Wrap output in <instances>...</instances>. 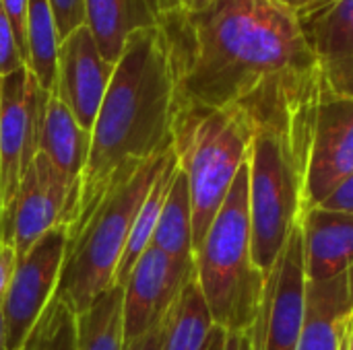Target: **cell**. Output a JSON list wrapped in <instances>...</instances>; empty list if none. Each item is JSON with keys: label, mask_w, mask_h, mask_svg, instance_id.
Returning <instances> with one entry per match:
<instances>
[{"label": "cell", "mask_w": 353, "mask_h": 350, "mask_svg": "<svg viewBox=\"0 0 353 350\" xmlns=\"http://www.w3.org/2000/svg\"><path fill=\"white\" fill-rule=\"evenodd\" d=\"M178 76V103L242 105L267 87L316 70L302 23L271 0L180 6L159 23Z\"/></svg>", "instance_id": "6da1fadb"}, {"label": "cell", "mask_w": 353, "mask_h": 350, "mask_svg": "<svg viewBox=\"0 0 353 350\" xmlns=\"http://www.w3.org/2000/svg\"><path fill=\"white\" fill-rule=\"evenodd\" d=\"M178 76L161 27L128 37L97 111L68 239L126 173L172 149Z\"/></svg>", "instance_id": "7a4b0ae2"}, {"label": "cell", "mask_w": 353, "mask_h": 350, "mask_svg": "<svg viewBox=\"0 0 353 350\" xmlns=\"http://www.w3.org/2000/svg\"><path fill=\"white\" fill-rule=\"evenodd\" d=\"M325 80L312 70L242 103L256 120L248 153L252 256L269 278L281 248L306 208V173Z\"/></svg>", "instance_id": "3957f363"}, {"label": "cell", "mask_w": 353, "mask_h": 350, "mask_svg": "<svg viewBox=\"0 0 353 350\" xmlns=\"http://www.w3.org/2000/svg\"><path fill=\"white\" fill-rule=\"evenodd\" d=\"M194 276L217 328L242 334L256 326L267 281L252 256L248 159L194 252Z\"/></svg>", "instance_id": "277c9868"}, {"label": "cell", "mask_w": 353, "mask_h": 350, "mask_svg": "<svg viewBox=\"0 0 353 350\" xmlns=\"http://www.w3.org/2000/svg\"><path fill=\"white\" fill-rule=\"evenodd\" d=\"M256 120L244 105L178 103L172 151L190 188L192 248H201L225 196L246 163Z\"/></svg>", "instance_id": "5b68a950"}, {"label": "cell", "mask_w": 353, "mask_h": 350, "mask_svg": "<svg viewBox=\"0 0 353 350\" xmlns=\"http://www.w3.org/2000/svg\"><path fill=\"white\" fill-rule=\"evenodd\" d=\"M172 155L174 151L170 149L165 155L120 177L105 192L91 217L68 239L54 297L62 299L74 316L83 314L114 285V274L126 248L132 221Z\"/></svg>", "instance_id": "8992f818"}, {"label": "cell", "mask_w": 353, "mask_h": 350, "mask_svg": "<svg viewBox=\"0 0 353 350\" xmlns=\"http://www.w3.org/2000/svg\"><path fill=\"white\" fill-rule=\"evenodd\" d=\"M79 194V186L62 175L43 153H37L14 198L2 210L0 241L21 258L52 229L60 225L70 229L77 219Z\"/></svg>", "instance_id": "52a82bcc"}, {"label": "cell", "mask_w": 353, "mask_h": 350, "mask_svg": "<svg viewBox=\"0 0 353 350\" xmlns=\"http://www.w3.org/2000/svg\"><path fill=\"white\" fill-rule=\"evenodd\" d=\"M48 95L29 68L0 76V200L2 210L39 153V130Z\"/></svg>", "instance_id": "ba28073f"}, {"label": "cell", "mask_w": 353, "mask_h": 350, "mask_svg": "<svg viewBox=\"0 0 353 350\" xmlns=\"http://www.w3.org/2000/svg\"><path fill=\"white\" fill-rule=\"evenodd\" d=\"M66 248L68 227L60 225L46 233L25 256L17 258L8 291L0 305L6 350H21L46 305L54 297Z\"/></svg>", "instance_id": "9c48e42d"}, {"label": "cell", "mask_w": 353, "mask_h": 350, "mask_svg": "<svg viewBox=\"0 0 353 350\" xmlns=\"http://www.w3.org/2000/svg\"><path fill=\"white\" fill-rule=\"evenodd\" d=\"M306 250L300 217L267 278L263 307L254 326L259 350H296L306 314Z\"/></svg>", "instance_id": "30bf717a"}, {"label": "cell", "mask_w": 353, "mask_h": 350, "mask_svg": "<svg viewBox=\"0 0 353 350\" xmlns=\"http://www.w3.org/2000/svg\"><path fill=\"white\" fill-rule=\"evenodd\" d=\"M192 276L194 262L172 260L153 245L139 258L122 287L124 349L147 336L168 318Z\"/></svg>", "instance_id": "8fae6325"}, {"label": "cell", "mask_w": 353, "mask_h": 350, "mask_svg": "<svg viewBox=\"0 0 353 350\" xmlns=\"http://www.w3.org/2000/svg\"><path fill=\"white\" fill-rule=\"evenodd\" d=\"M353 173V97L321 95L306 173V208L319 206ZM304 208V210H306Z\"/></svg>", "instance_id": "7c38bea8"}, {"label": "cell", "mask_w": 353, "mask_h": 350, "mask_svg": "<svg viewBox=\"0 0 353 350\" xmlns=\"http://www.w3.org/2000/svg\"><path fill=\"white\" fill-rule=\"evenodd\" d=\"M116 64L99 52L91 31L81 25L58 47L56 95L66 103L83 130L91 134Z\"/></svg>", "instance_id": "4fadbf2b"}, {"label": "cell", "mask_w": 353, "mask_h": 350, "mask_svg": "<svg viewBox=\"0 0 353 350\" xmlns=\"http://www.w3.org/2000/svg\"><path fill=\"white\" fill-rule=\"evenodd\" d=\"M300 23L325 87L353 97V0H331Z\"/></svg>", "instance_id": "5bb4252c"}, {"label": "cell", "mask_w": 353, "mask_h": 350, "mask_svg": "<svg viewBox=\"0 0 353 350\" xmlns=\"http://www.w3.org/2000/svg\"><path fill=\"white\" fill-rule=\"evenodd\" d=\"M353 318V268L306 285V314L296 350H339Z\"/></svg>", "instance_id": "9a60e30c"}, {"label": "cell", "mask_w": 353, "mask_h": 350, "mask_svg": "<svg viewBox=\"0 0 353 350\" xmlns=\"http://www.w3.org/2000/svg\"><path fill=\"white\" fill-rule=\"evenodd\" d=\"M172 0H85V27L99 52L112 64L118 62L130 35L159 27Z\"/></svg>", "instance_id": "2e32d148"}, {"label": "cell", "mask_w": 353, "mask_h": 350, "mask_svg": "<svg viewBox=\"0 0 353 350\" xmlns=\"http://www.w3.org/2000/svg\"><path fill=\"white\" fill-rule=\"evenodd\" d=\"M308 283H327L353 268V215L321 206L302 212Z\"/></svg>", "instance_id": "e0dca14e"}, {"label": "cell", "mask_w": 353, "mask_h": 350, "mask_svg": "<svg viewBox=\"0 0 353 350\" xmlns=\"http://www.w3.org/2000/svg\"><path fill=\"white\" fill-rule=\"evenodd\" d=\"M89 146L91 134L79 126L66 103L52 91L46 101L39 130V153H43L56 169L81 190Z\"/></svg>", "instance_id": "ac0fdd59"}, {"label": "cell", "mask_w": 353, "mask_h": 350, "mask_svg": "<svg viewBox=\"0 0 353 350\" xmlns=\"http://www.w3.org/2000/svg\"><path fill=\"white\" fill-rule=\"evenodd\" d=\"M151 245L170 256L172 260L194 262L190 188L180 165L176 167V173L172 177Z\"/></svg>", "instance_id": "d6986e66"}, {"label": "cell", "mask_w": 353, "mask_h": 350, "mask_svg": "<svg viewBox=\"0 0 353 350\" xmlns=\"http://www.w3.org/2000/svg\"><path fill=\"white\" fill-rule=\"evenodd\" d=\"M215 328L196 276H192L168 314L161 350H207Z\"/></svg>", "instance_id": "ffe728a7"}, {"label": "cell", "mask_w": 353, "mask_h": 350, "mask_svg": "<svg viewBox=\"0 0 353 350\" xmlns=\"http://www.w3.org/2000/svg\"><path fill=\"white\" fill-rule=\"evenodd\" d=\"M124 289L112 285L77 316V350H124Z\"/></svg>", "instance_id": "44dd1931"}, {"label": "cell", "mask_w": 353, "mask_h": 350, "mask_svg": "<svg viewBox=\"0 0 353 350\" xmlns=\"http://www.w3.org/2000/svg\"><path fill=\"white\" fill-rule=\"evenodd\" d=\"M176 167H178V161H176V155H172L165 169L159 173V177L151 186L147 198L143 200V204H141V208H139V212H137V217L132 221V227H130V233H128L126 248L122 252L120 264L116 268L114 285L124 287L130 272H132V268H134V264L139 262V258L151 248L153 235H155V229H157V221H159V215H161V208H163L172 177L176 173Z\"/></svg>", "instance_id": "7402d4cb"}, {"label": "cell", "mask_w": 353, "mask_h": 350, "mask_svg": "<svg viewBox=\"0 0 353 350\" xmlns=\"http://www.w3.org/2000/svg\"><path fill=\"white\" fill-rule=\"evenodd\" d=\"M58 29L50 0H29L27 12V68L37 85L52 93L58 76Z\"/></svg>", "instance_id": "603a6c76"}, {"label": "cell", "mask_w": 353, "mask_h": 350, "mask_svg": "<svg viewBox=\"0 0 353 350\" xmlns=\"http://www.w3.org/2000/svg\"><path fill=\"white\" fill-rule=\"evenodd\" d=\"M21 350H77V316L58 297H52Z\"/></svg>", "instance_id": "cb8c5ba5"}, {"label": "cell", "mask_w": 353, "mask_h": 350, "mask_svg": "<svg viewBox=\"0 0 353 350\" xmlns=\"http://www.w3.org/2000/svg\"><path fill=\"white\" fill-rule=\"evenodd\" d=\"M21 68H27V66L21 58V52L14 41V33L10 29V23L0 2V76L12 74Z\"/></svg>", "instance_id": "d4e9b609"}, {"label": "cell", "mask_w": 353, "mask_h": 350, "mask_svg": "<svg viewBox=\"0 0 353 350\" xmlns=\"http://www.w3.org/2000/svg\"><path fill=\"white\" fill-rule=\"evenodd\" d=\"M50 4L56 19L58 41H62L77 27L85 25V0H50Z\"/></svg>", "instance_id": "484cf974"}, {"label": "cell", "mask_w": 353, "mask_h": 350, "mask_svg": "<svg viewBox=\"0 0 353 350\" xmlns=\"http://www.w3.org/2000/svg\"><path fill=\"white\" fill-rule=\"evenodd\" d=\"M2 8L6 12V19L10 23V29L14 33L17 47L21 52V58L27 66V12H29V0H0Z\"/></svg>", "instance_id": "4316f807"}, {"label": "cell", "mask_w": 353, "mask_h": 350, "mask_svg": "<svg viewBox=\"0 0 353 350\" xmlns=\"http://www.w3.org/2000/svg\"><path fill=\"white\" fill-rule=\"evenodd\" d=\"M319 206L325 210H333V212L353 215V173L350 177H345Z\"/></svg>", "instance_id": "83f0119b"}, {"label": "cell", "mask_w": 353, "mask_h": 350, "mask_svg": "<svg viewBox=\"0 0 353 350\" xmlns=\"http://www.w3.org/2000/svg\"><path fill=\"white\" fill-rule=\"evenodd\" d=\"M14 264H17V254L10 245L0 241V305L4 301V295L8 291L12 272H14Z\"/></svg>", "instance_id": "f1b7e54d"}, {"label": "cell", "mask_w": 353, "mask_h": 350, "mask_svg": "<svg viewBox=\"0 0 353 350\" xmlns=\"http://www.w3.org/2000/svg\"><path fill=\"white\" fill-rule=\"evenodd\" d=\"M271 2H273L275 6H279V8L292 12V14L298 17V19L308 17L310 12L319 10V8L325 4V0H271Z\"/></svg>", "instance_id": "f546056e"}, {"label": "cell", "mask_w": 353, "mask_h": 350, "mask_svg": "<svg viewBox=\"0 0 353 350\" xmlns=\"http://www.w3.org/2000/svg\"><path fill=\"white\" fill-rule=\"evenodd\" d=\"M223 350H259V340L254 328L242 334H228Z\"/></svg>", "instance_id": "4dcf8cb0"}, {"label": "cell", "mask_w": 353, "mask_h": 350, "mask_svg": "<svg viewBox=\"0 0 353 350\" xmlns=\"http://www.w3.org/2000/svg\"><path fill=\"white\" fill-rule=\"evenodd\" d=\"M168 320V318H165ZM165 320L153 328L147 336H143L141 340H137L134 344L126 347L124 350H161V342H163V332H165Z\"/></svg>", "instance_id": "1f68e13d"}, {"label": "cell", "mask_w": 353, "mask_h": 350, "mask_svg": "<svg viewBox=\"0 0 353 350\" xmlns=\"http://www.w3.org/2000/svg\"><path fill=\"white\" fill-rule=\"evenodd\" d=\"M219 0H178V6L188 10V12H201V10H207L209 6L217 4Z\"/></svg>", "instance_id": "d6a6232c"}, {"label": "cell", "mask_w": 353, "mask_h": 350, "mask_svg": "<svg viewBox=\"0 0 353 350\" xmlns=\"http://www.w3.org/2000/svg\"><path fill=\"white\" fill-rule=\"evenodd\" d=\"M225 338H228V334H225L221 328H215L213 338H211V344H209V349L207 350H223V347H225Z\"/></svg>", "instance_id": "836d02e7"}, {"label": "cell", "mask_w": 353, "mask_h": 350, "mask_svg": "<svg viewBox=\"0 0 353 350\" xmlns=\"http://www.w3.org/2000/svg\"><path fill=\"white\" fill-rule=\"evenodd\" d=\"M0 350H6V338H4V318H2V307H0Z\"/></svg>", "instance_id": "e575fe53"}, {"label": "cell", "mask_w": 353, "mask_h": 350, "mask_svg": "<svg viewBox=\"0 0 353 350\" xmlns=\"http://www.w3.org/2000/svg\"><path fill=\"white\" fill-rule=\"evenodd\" d=\"M345 344H347V350H353V318L350 320V326H347V336H345Z\"/></svg>", "instance_id": "d590c367"}, {"label": "cell", "mask_w": 353, "mask_h": 350, "mask_svg": "<svg viewBox=\"0 0 353 350\" xmlns=\"http://www.w3.org/2000/svg\"><path fill=\"white\" fill-rule=\"evenodd\" d=\"M345 336H347V334H345ZM339 350H347V344H345V340H343V344H341V349Z\"/></svg>", "instance_id": "8d00e7d4"}, {"label": "cell", "mask_w": 353, "mask_h": 350, "mask_svg": "<svg viewBox=\"0 0 353 350\" xmlns=\"http://www.w3.org/2000/svg\"><path fill=\"white\" fill-rule=\"evenodd\" d=\"M0 217H2V200H0Z\"/></svg>", "instance_id": "74e56055"}, {"label": "cell", "mask_w": 353, "mask_h": 350, "mask_svg": "<svg viewBox=\"0 0 353 350\" xmlns=\"http://www.w3.org/2000/svg\"><path fill=\"white\" fill-rule=\"evenodd\" d=\"M329 2H331V0H325V4H329ZM325 4H323V6H325Z\"/></svg>", "instance_id": "f35d334b"}, {"label": "cell", "mask_w": 353, "mask_h": 350, "mask_svg": "<svg viewBox=\"0 0 353 350\" xmlns=\"http://www.w3.org/2000/svg\"><path fill=\"white\" fill-rule=\"evenodd\" d=\"M172 2H174V4H178V0H172Z\"/></svg>", "instance_id": "ab89813d"}]
</instances>
